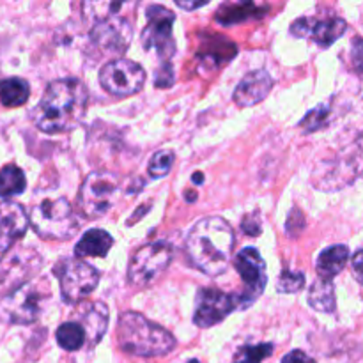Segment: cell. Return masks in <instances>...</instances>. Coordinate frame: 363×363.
I'll return each instance as SVG.
<instances>
[{"label":"cell","instance_id":"836d02e7","mask_svg":"<svg viewBox=\"0 0 363 363\" xmlns=\"http://www.w3.org/2000/svg\"><path fill=\"white\" fill-rule=\"evenodd\" d=\"M241 229L243 233H247L248 236H259L261 234V222H259L257 213H250L243 218V223H241Z\"/></svg>","mask_w":363,"mask_h":363},{"label":"cell","instance_id":"ba28073f","mask_svg":"<svg viewBox=\"0 0 363 363\" xmlns=\"http://www.w3.org/2000/svg\"><path fill=\"white\" fill-rule=\"evenodd\" d=\"M60 282V294L66 303L74 305L94 293L99 282V273L94 266L80 259H62L53 268Z\"/></svg>","mask_w":363,"mask_h":363},{"label":"cell","instance_id":"3957f363","mask_svg":"<svg viewBox=\"0 0 363 363\" xmlns=\"http://www.w3.org/2000/svg\"><path fill=\"white\" fill-rule=\"evenodd\" d=\"M117 342L124 353L155 358L174 351L176 337L138 312H124L117 323Z\"/></svg>","mask_w":363,"mask_h":363},{"label":"cell","instance_id":"603a6c76","mask_svg":"<svg viewBox=\"0 0 363 363\" xmlns=\"http://www.w3.org/2000/svg\"><path fill=\"white\" fill-rule=\"evenodd\" d=\"M28 96H30V87L23 78L11 77L0 80V101H2V105L11 106V108L21 106L27 103Z\"/></svg>","mask_w":363,"mask_h":363},{"label":"cell","instance_id":"e575fe53","mask_svg":"<svg viewBox=\"0 0 363 363\" xmlns=\"http://www.w3.org/2000/svg\"><path fill=\"white\" fill-rule=\"evenodd\" d=\"M282 363H315V360H312V358L308 357V354H305L303 351L296 350L287 353L286 357L282 358Z\"/></svg>","mask_w":363,"mask_h":363},{"label":"cell","instance_id":"d6986e66","mask_svg":"<svg viewBox=\"0 0 363 363\" xmlns=\"http://www.w3.org/2000/svg\"><path fill=\"white\" fill-rule=\"evenodd\" d=\"M113 247V238L103 229H91L74 245L77 257H106Z\"/></svg>","mask_w":363,"mask_h":363},{"label":"cell","instance_id":"5b68a950","mask_svg":"<svg viewBox=\"0 0 363 363\" xmlns=\"http://www.w3.org/2000/svg\"><path fill=\"white\" fill-rule=\"evenodd\" d=\"M50 298L46 280H30L0 301V319L9 325H32L41 318Z\"/></svg>","mask_w":363,"mask_h":363},{"label":"cell","instance_id":"8fae6325","mask_svg":"<svg viewBox=\"0 0 363 363\" xmlns=\"http://www.w3.org/2000/svg\"><path fill=\"white\" fill-rule=\"evenodd\" d=\"M147 23L142 30V46L147 52H155L160 59H170L176 52V45H174L172 38V27H174V13L167 7L149 6L147 11Z\"/></svg>","mask_w":363,"mask_h":363},{"label":"cell","instance_id":"d4e9b609","mask_svg":"<svg viewBox=\"0 0 363 363\" xmlns=\"http://www.w3.org/2000/svg\"><path fill=\"white\" fill-rule=\"evenodd\" d=\"M25 188H27V179L20 167L6 165L0 169V197H16L23 194Z\"/></svg>","mask_w":363,"mask_h":363},{"label":"cell","instance_id":"83f0119b","mask_svg":"<svg viewBox=\"0 0 363 363\" xmlns=\"http://www.w3.org/2000/svg\"><path fill=\"white\" fill-rule=\"evenodd\" d=\"M330 119V106L328 105H318L314 110L307 113V116L301 119L300 128L305 133H312V131H318L321 128H325V124Z\"/></svg>","mask_w":363,"mask_h":363},{"label":"cell","instance_id":"74e56055","mask_svg":"<svg viewBox=\"0 0 363 363\" xmlns=\"http://www.w3.org/2000/svg\"><path fill=\"white\" fill-rule=\"evenodd\" d=\"M191 181H194V183H199V184H201L202 181H204V174H202V172L194 174V176H191Z\"/></svg>","mask_w":363,"mask_h":363},{"label":"cell","instance_id":"2e32d148","mask_svg":"<svg viewBox=\"0 0 363 363\" xmlns=\"http://www.w3.org/2000/svg\"><path fill=\"white\" fill-rule=\"evenodd\" d=\"M347 23L340 16L298 18L291 25V34L296 38H312L321 48H330L337 39H340L346 32Z\"/></svg>","mask_w":363,"mask_h":363},{"label":"cell","instance_id":"f1b7e54d","mask_svg":"<svg viewBox=\"0 0 363 363\" xmlns=\"http://www.w3.org/2000/svg\"><path fill=\"white\" fill-rule=\"evenodd\" d=\"M174 152L165 149V151H158L152 155L151 162H149V176L155 177V179H160V177H165L167 174L170 172L174 165Z\"/></svg>","mask_w":363,"mask_h":363},{"label":"cell","instance_id":"5bb4252c","mask_svg":"<svg viewBox=\"0 0 363 363\" xmlns=\"http://www.w3.org/2000/svg\"><path fill=\"white\" fill-rule=\"evenodd\" d=\"M92 43L108 53H121L130 48V43L133 39V27L126 18H121L119 14H110L94 21L91 32Z\"/></svg>","mask_w":363,"mask_h":363},{"label":"cell","instance_id":"d6a6232c","mask_svg":"<svg viewBox=\"0 0 363 363\" xmlns=\"http://www.w3.org/2000/svg\"><path fill=\"white\" fill-rule=\"evenodd\" d=\"M172 84H174V67L172 64L167 62L165 66L158 67V71H156L155 85L160 89H165V87H170Z\"/></svg>","mask_w":363,"mask_h":363},{"label":"cell","instance_id":"44dd1931","mask_svg":"<svg viewBox=\"0 0 363 363\" xmlns=\"http://www.w3.org/2000/svg\"><path fill=\"white\" fill-rule=\"evenodd\" d=\"M347 261H350V248L346 245H333V247L323 250L318 257L319 279H335L347 264Z\"/></svg>","mask_w":363,"mask_h":363},{"label":"cell","instance_id":"ab89813d","mask_svg":"<svg viewBox=\"0 0 363 363\" xmlns=\"http://www.w3.org/2000/svg\"><path fill=\"white\" fill-rule=\"evenodd\" d=\"M190 363H199V362H197V360H191Z\"/></svg>","mask_w":363,"mask_h":363},{"label":"cell","instance_id":"ac0fdd59","mask_svg":"<svg viewBox=\"0 0 363 363\" xmlns=\"http://www.w3.org/2000/svg\"><path fill=\"white\" fill-rule=\"evenodd\" d=\"M273 78L269 77L268 71H252V73L245 74L243 80L238 84L236 91H234V101L238 106H254L261 103L266 96L272 92Z\"/></svg>","mask_w":363,"mask_h":363},{"label":"cell","instance_id":"ffe728a7","mask_svg":"<svg viewBox=\"0 0 363 363\" xmlns=\"http://www.w3.org/2000/svg\"><path fill=\"white\" fill-rule=\"evenodd\" d=\"M106 326H108V307L101 301L87 305L84 314H82V328L85 330V335L89 337L92 344L103 339Z\"/></svg>","mask_w":363,"mask_h":363},{"label":"cell","instance_id":"52a82bcc","mask_svg":"<svg viewBox=\"0 0 363 363\" xmlns=\"http://www.w3.org/2000/svg\"><path fill=\"white\" fill-rule=\"evenodd\" d=\"M119 188L121 181L116 174L105 172V170H96L89 174L78 194V206L82 209V215L89 220H96L108 213L116 204Z\"/></svg>","mask_w":363,"mask_h":363},{"label":"cell","instance_id":"4dcf8cb0","mask_svg":"<svg viewBox=\"0 0 363 363\" xmlns=\"http://www.w3.org/2000/svg\"><path fill=\"white\" fill-rule=\"evenodd\" d=\"M305 216L300 209H291L289 216H287V222H286V230H287V236L291 238H298L301 233L305 230Z\"/></svg>","mask_w":363,"mask_h":363},{"label":"cell","instance_id":"6da1fadb","mask_svg":"<svg viewBox=\"0 0 363 363\" xmlns=\"http://www.w3.org/2000/svg\"><path fill=\"white\" fill-rule=\"evenodd\" d=\"M87 103L89 91L80 80L60 78L46 87L32 119L43 133H66L82 123Z\"/></svg>","mask_w":363,"mask_h":363},{"label":"cell","instance_id":"4fadbf2b","mask_svg":"<svg viewBox=\"0 0 363 363\" xmlns=\"http://www.w3.org/2000/svg\"><path fill=\"white\" fill-rule=\"evenodd\" d=\"M238 273L243 279L245 291L236 300V307L247 308L257 300L268 284V273H266V262L261 257L259 250L248 247L243 248L234 259Z\"/></svg>","mask_w":363,"mask_h":363},{"label":"cell","instance_id":"f35d334b","mask_svg":"<svg viewBox=\"0 0 363 363\" xmlns=\"http://www.w3.org/2000/svg\"><path fill=\"white\" fill-rule=\"evenodd\" d=\"M186 201L188 202H194L195 201V194H194V191H188V194H186Z\"/></svg>","mask_w":363,"mask_h":363},{"label":"cell","instance_id":"7a4b0ae2","mask_svg":"<svg viewBox=\"0 0 363 363\" xmlns=\"http://www.w3.org/2000/svg\"><path fill=\"white\" fill-rule=\"evenodd\" d=\"M233 248V227L220 216H206L199 220L186 238L188 259L208 277H218L225 272Z\"/></svg>","mask_w":363,"mask_h":363},{"label":"cell","instance_id":"e0dca14e","mask_svg":"<svg viewBox=\"0 0 363 363\" xmlns=\"http://www.w3.org/2000/svg\"><path fill=\"white\" fill-rule=\"evenodd\" d=\"M27 211L14 201L0 202V254H7L28 229Z\"/></svg>","mask_w":363,"mask_h":363},{"label":"cell","instance_id":"7c38bea8","mask_svg":"<svg viewBox=\"0 0 363 363\" xmlns=\"http://www.w3.org/2000/svg\"><path fill=\"white\" fill-rule=\"evenodd\" d=\"M99 82L103 89L112 96L126 98V96L137 94L144 87L145 71L135 60L113 59L101 67Z\"/></svg>","mask_w":363,"mask_h":363},{"label":"cell","instance_id":"4316f807","mask_svg":"<svg viewBox=\"0 0 363 363\" xmlns=\"http://www.w3.org/2000/svg\"><path fill=\"white\" fill-rule=\"evenodd\" d=\"M273 353L272 344H255V346H243L236 353L233 363H262V360Z\"/></svg>","mask_w":363,"mask_h":363},{"label":"cell","instance_id":"1f68e13d","mask_svg":"<svg viewBox=\"0 0 363 363\" xmlns=\"http://www.w3.org/2000/svg\"><path fill=\"white\" fill-rule=\"evenodd\" d=\"M350 64L354 73L363 77V39H353L350 46Z\"/></svg>","mask_w":363,"mask_h":363},{"label":"cell","instance_id":"277c9868","mask_svg":"<svg viewBox=\"0 0 363 363\" xmlns=\"http://www.w3.org/2000/svg\"><path fill=\"white\" fill-rule=\"evenodd\" d=\"M363 174V138L347 145L335 158L321 162L312 174L314 188L337 191L357 181Z\"/></svg>","mask_w":363,"mask_h":363},{"label":"cell","instance_id":"7402d4cb","mask_svg":"<svg viewBox=\"0 0 363 363\" xmlns=\"http://www.w3.org/2000/svg\"><path fill=\"white\" fill-rule=\"evenodd\" d=\"M308 305L323 314L335 312V287H333L332 280L319 279L312 284L311 291H308Z\"/></svg>","mask_w":363,"mask_h":363},{"label":"cell","instance_id":"f546056e","mask_svg":"<svg viewBox=\"0 0 363 363\" xmlns=\"http://www.w3.org/2000/svg\"><path fill=\"white\" fill-rule=\"evenodd\" d=\"M305 287V275L301 272H289V269H284L280 273L279 280H277V289L279 293L284 294H294L300 293Z\"/></svg>","mask_w":363,"mask_h":363},{"label":"cell","instance_id":"8d00e7d4","mask_svg":"<svg viewBox=\"0 0 363 363\" xmlns=\"http://www.w3.org/2000/svg\"><path fill=\"white\" fill-rule=\"evenodd\" d=\"M176 6L181 7V9H184V11H195V9H199V7L208 6V2H206V0L204 2H184V0H177Z\"/></svg>","mask_w":363,"mask_h":363},{"label":"cell","instance_id":"484cf974","mask_svg":"<svg viewBox=\"0 0 363 363\" xmlns=\"http://www.w3.org/2000/svg\"><path fill=\"white\" fill-rule=\"evenodd\" d=\"M57 344L64 351H78L85 342V330L78 323H62L57 328Z\"/></svg>","mask_w":363,"mask_h":363},{"label":"cell","instance_id":"8992f818","mask_svg":"<svg viewBox=\"0 0 363 363\" xmlns=\"http://www.w3.org/2000/svg\"><path fill=\"white\" fill-rule=\"evenodd\" d=\"M30 225L45 240H69L78 229L73 208L66 199H45L32 208Z\"/></svg>","mask_w":363,"mask_h":363},{"label":"cell","instance_id":"30bf717a","mask_svg":"<svg viewBox=\"0 0 363 363\" xmlns=\"http://www.w3.org/2000/svg\"><path fill=\"white\" fill-rule=\"evenodd\" d=\"M43 259L32 248H14L0 257V296L20 289L41 269Z\"/></svg>","mask_w":363,"mask_h":363},{"label":"cell","instance_id":"9c48e42d","mask_svg":"<svg viewBox=\"0 0 363 363\" xmlns=\"http://www.w3.org/2000/svg\"><path fill=\"white\" fill-rule=\"evenodd\" d=\"M174 248L169 241H152L138 248L128 266V280L137 287L155 282L172 262Z\"/></svg>","mask_w":363,"mask_h":363},{"label":"cell","instance_id":"d590c367","mask_svg":"<svg viewBox=\"0 0 363 363\" xmlns=\"http://www.w3.org/2000/svg\"><path fill=\"white\" fill-rule=\"evenodd\" d=\"M353 272L358 282L363 284V250H358L353 255Z\"/></svg>","mask_w":363,"mask_h":363},{"label":"cell","instance_id":"9a60e30c","mask_svg":"<svg viewBox=\"0 0 363 363\" xmlns=\"http://www.w3.org/2000/svg\"><path fill=\"white\" fill-rule=\"evenodd\" d=\"M234 307H236V300L230 294L211 289V287L199 289L194 323L201 328H211V326L220 325L234 311Z\"/></svg>","mask_w":363,"mask_h":363},{"label":"cell","instance_id":"cb8c5ba5","mask_svg":"<svg viewBox=\"0 0 363 363\" xmlns=\"http://www.w3.org/2000/svg\"><path fill=\"white\" fill-rule=\"evenodd\" d=\"M266 7H257L252 2L241 4H223L216 13V21L222 25H234L240 21L248 20V18L261 16L259 13H264Z\"/></svg>","mask_w":363,"mask_h":363}]
</instances>
